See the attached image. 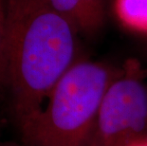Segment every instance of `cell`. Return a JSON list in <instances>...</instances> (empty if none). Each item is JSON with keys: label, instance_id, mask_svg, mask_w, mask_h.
<instances>
[{"label": "cell", "instance_id": "6da1fadb", "mask_svg": "<svg viewBox=\"0 0 147 146\" xmlns=\"http://www.w3.org/2000/svg\"><path fill=\"white\" fill-rule=\"evenodd\" d=\"M79 32L49 0H7L0 88L20 129L38 114L79 55Z\"/></svg>", "mask_w": 147, "mask_h": 146}, {"label": "cell", "instance_id": "7a4b0ae2", "mask_svg": "<svg viewBox=\"0 0 147 146\" xmlns=\"http://www.w3.org/2000/svg\"><path fill=\"white\" fill-rule=\"evenodd\" d=\"M121 68L79 59L51 90L45 105L19 129L27 146H89L100 106Z\"/></svg>", "mask_w": 147, "mask_h": 146}, {"label": "cell", "instance_id": "3957f363", "mask_svg": "<svg viewBox=\"0 0 147 146\" xmlns=\"http://www.w3.org/2000/svg\"><path fill=\"white\" fill-rule=\"evenodd\" d=\"M147 137V78L129 61L108 86L89 146H125Z\"/></svg>", "mask_w": 147, "mask_h": 146}, {"label": "cell", "instance_id": "277c9868", "mask_svg": "<svg viewBox=\"0 0 147 146\" xmlns=\"http://www.w3.org/2000/svg\"><path fill=\"white\" fill-rule=\"evenodd\" d=\"M79 34L93 36L105 20V0H49Z\"/></svg>", "mask_w": 147, "mask_h": 146}, {"label": "cell", "instance_id": "5b68a950", "mask_svg": "<svg viewBox=\"0 0 147 146\" xmlns=\"http://www.w3.org/2000/svg\"><path fill=\"white\" fill-rule=\"evenodd\" d=\"M118 20L131 32L147 34V0H115Z\"/></svg>", "mask_w": 147, "mask_h": 146}, {"label": "cell", "instance_id": "8992f818", "mask_svg": "<svg viewBox=\"0 0 147 146\" xmlns=\"http://www.w3.org/2000/svg\"><path fill=\"white\" fill-rule=\"evenodd\" d=\"M6 21H7V0H0V71H1L5 45Z\"/></svg>", "mask_w": 147, "mask_h": 146}, {"label": "cell", "instance_id": "52a82bcc", "mask_svg": "<svg viewBox=\"0 0 147 146\" xmlns=\"http://www.w3.org/2000/svg\"><path fill=\"white\" fill-rule=\"evenodd\" d=\"M125 146H147V137L139 139L137 141H134Z\"/></svg>", "mask_w": 147, "mask_h": 146}, {"label": "cell", "instance_id": "ba28073f", "mask_svg": "<svg viewBox=\"0 0 147 146\" xmlns=\"http://www.w3.org/2000/svg\"><path fill=\"white\" fill-rule=\"evenodd\" d=\"M0 146H27L24 143H18L14 141H0Z\"/></svg>", "mask_w": 147, "mask_h": 146}]
</instances>
